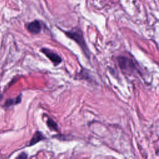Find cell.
<instances>
[{
    "label": "cell",
    "mask_w": 159,
    "mask_h": 159,
    "mask_svg": "<svg viewBox=\"0 0 159 159\" xmlns=\"http://www.w3.org/2000/svg\"><path fill=\"white\" fill-rule=\"evenodd\" d=\"M21 101V95H19L18 97H17L16 99H9L7 100L5 102V106L9 107L11 105L19 103Z\"/></svg>",
    "instance_id": "52a82bcc"
},
{
    "label": "cell",
    "mask_w": 159,
    "mask_h": 159,
    "mask_svg": "<svg viewBox=\"0 0 159 159\" xmlns=\"http://www.w3.org/2000/svg\"><path fill=\"white\" fill-rule=\"evenodd\" d=\"M117 60L119 65L122 70L130 72H132L135 70V66L132 60L124 56H119L117 58Z\"/></svg>",
    "instance_id": "7a4b0ae2"
},
{
    "label": "cell",
    "mask_w": 159,
    "mask_h": 159,
    "mask_svg": "<svg viewBox=\"0 0 159 159\" xmlns=\"http://www.w3.org/2000/svg\"><path fill=\"white\" fill-rule=\"evenodd\" d=\"M45 138V137L43 136V135L42 134V133L41 132L37 131L34 134V135H33V137H32V139L30 142L29 145H35V143H38L39 142L43 140Z\"/></svg>",
    "instance_id": "5b68a950"
},
{
    "label": "cell",
    "mask_w": 159,
    "mask_h": 159,
    "mask_svg": "<svg viewBox=\"0 0 159 159\" xmlns=\"http://www.w3.org/2000/svg\"><path fill=\"white\" fill-rule=\"evenodd\" d=\"M41 24L40 21L35 20H34L27 25V29L28 30L33 34H39L41 30Z\"/></svg>",
    "instance_id": "277c9868"
},
{
    "label": "cell",
    "mask_w": 159,
    "mask_h": 159,
    "mask_svg": "<svg viewBox=\"0 0 159 159\" xmlns=\"http://www.w3.org/2000/svg\"><path fill=\"white\" fill-rule=\"evenodd\" d=\"M17 158H27V155L25 153H22Z\"/></svg>",
    "instance_id": "ba28073f"
},
{
    "label": "cell",
    "mask_w": 159,
    "mask_h": 159,
    "mask_svg": "<svg viewBox=\"0 0 159 159\" xmlns=\"http://www.w3.org/2000/svg\"><path fill=\"white\" fill-rule=\"evenodd\" d=\"M65 33L67 37L73 40L80 46L81 48L85 53V55L88 58L89 56V52L80 29H73L72 30L65 31Z\"/></svg>",
    "instance_id": "6da1fadb"
},
{
    "label": "cell",
    "mask_w": 159,
    "mask_h": 159,
    "mask_svg": "<svg viewBox=\"0 0 159 159\" xmlns=\"http://www.w3.org/2000/svg\"><path fill=\"white\" fill-rule=\"evenodd\" d=\"M41 52L48 58L49 60L53 63L55 66H57L60 63H61L62 59L60 56L57 55L56 53L52 52V50L46 48H42L41 49Z\"/></svg>",
    "instance_id": "3957f363"
},
{
    "label": "cell",
    "mask_w": 159,
    "mask_h": 159,
    "mask_svg": "<svg viewBox=\"0 0 159 159\" xmlns=\"http://www.w3.org/2000/svg\"><path fill=\"white\" fill-rule=\"evenodd\" d=\"M47 125L48 127L51 130H58V125L51 118H48L47 120Z\"/></svg>",
    "instance_id": "8992f818"
}]
</instances>
